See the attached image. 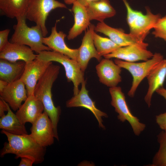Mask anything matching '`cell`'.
Masks as SVG:
<instances>
[{"instance_id": "1", "label": "cell", "mask_w": 166, "mask_h": 166, "mask_svg": "<svg viewBox=\"0 0 166 166\" xmlns=\"http://www.w3.org/2000/svg\"><path fill=\"white\" fill-rule=\"evenodd\" d=\"M1 132L6 135L8 141L4 143L1 150V157L7 154H13L15 155L16 159L22 157L30 158L34 160V164L43 162L46 147L40 145L30 134H13L3 130Z\"/></svg>"}, {"instance_id": "2", "label": "cell", "mask_w": 166, "mask_h": 166, "mask_svg": "<svg viewBox=\"0 0 166 166\" xmlns=\"http://www.w3.org/2000/svg\"><path fill=\"white\" fill-rule=\"evenodd\" d=\"M60 69L58 65H50L37 82L34 93V96L42 103L44 111L48 114L55 129L57 128L61 109L59 106L56 107L54 104L51 89L58 77Z\"/></svg>"}, {"instance_id": "3", "label": "cell", "mask_w": 166, "mask_h": 166, "mask_svg": "<svg viewBox=\"0 0 166 166\" xmlns=\"http://www.w3.org/2000/svg\"><path fill=\"white\" fill-rule=\"evenodd\" d=\"M16 19L17 23L13 26L14 31L9 42L28 46L38 54L44 51H52L43 42L44 37L40 26L36 25L28 27L26 23L25 15Z\"/></svg>"}, {"instance_id": "4", "label": "cell", "mask_w": 166, "mask_h": 166, "mask_svg": "<svg viewBox=\"0 0 166 166\" xmlns=\"http://www.w3.org/2000/svg\"><path fill=\"white\" fill-rule=\"evenodd\" d=\"M122 1L126 9V20L129 27V33L144 42L150 30L153 29L161 17L160 14L152 13L148 7H146V13L144 14L141 11L133 10L127 0Z\"/></svg>"}, {"instance_id": "5", "label": "cell", "mask_w": 166, "mask_h": 166, "mask_svg": "<svg viewBox=\"0 0 166 166\" xmlns=\"http://www.w3.org/2000/svg\"><path fill=\"white\" fill-rule=\"evenodd\" d=\"M37 58L61 64L64 67L68 81H71L73 83V95L78 93L80 91L79 86L85 80L84 72L81 70L77 61L53 50L43 51L37 55Z\"/></svg>"}, {"instance_id": "6", "label": "cell", "mask_w": 166, "mask_h": 166, "mask_svg": "<svg viewBox=\"0 0 166 166\" xmlns=\"http://www.w3.org/2000/svg\"><path fill=\"white\" fill-rule=\"evenodd\" d=\"M163 59V56L160 53H156L151 58L141 62H128L118 59L114 60V62L116 64L127 70L132 75V85L128 93L129 97H133L134 96L142 81Z\"/></svg>"}, {"instance_id": "7", "label": "cell", "mask_w": 166, "mask_h": 166, "mask_svg": "<svg viewBox=\"0 0 166 166\" xmlns=\"http://www.w3.org/2000/svg\"><path fill=\"white\" fill-rule=\"evenodd\" d=\"M109 92L111 98V104L114 108L115 111L118 113V119L122 122L128 121L135 135H140L145 129L146 125L140 122L139 119L131 113L121 88L117 86L110 88Z\"/></svg>"}, {"instance_id": "8", "label": "cell", "mask_w": 166, "mask_h": 166, "mask_svg": "<svg viewBox=\"0 0 166 166\" xmlns=\"http://www.w3.org/2000/svg\"><path fill=\"white\" fill-rule=\"evenodd\" d=\"M66 8L64 4L56 0H31L25 14L26 19L42 28L44 37L48 31L45 22L49 13L57 8Z\"/></svg>"}, {"instance_id": "9", "label": "cell", "mask_w": 166, "mask_h": 166, "mask_svg": "<svg viewBox=\"0 0 166 166\" xmlns=\"http://www.w3.org/2000/svg\"><path fill=\"white\" fill-rule=\"evenodd\" d=\"M30 132V135L41 146L46 147L53 144L55 138L53 125L45 111L32 124Z\"/></svg>"}, {"instance_id": "10", "label": "cell", "mask_w": 166, "mask_h": 166, "mask_svg": "<svg viewBox=\"0 0 166 166\" xmlns=\"http://www.w3.org/2000/svg\"><path fill=\"white\" fill-rule=\"evenodd\" d=\"M52 62L36 58L26 63L23 73L20 78L25 85L28 96L34 94L38 81Z\"/></svg>"}, {"instance_id": "11", "label": "cell", "mask_w": 166, "mask_h": 166, "mask_svg": "<svg viewBox=\"0 0 166 166\" xmlns=\"http://www.w3.org/2000/svg\"><path fill=\"white\" fill-rule=\"evenodd\" d=\"M81 84V88L78 93L66 102V107L68 108L80 107L88 109L95 117L99 127L105 129V127L103 124L102 117H107L108 115L98 109L96 106L95 102L89 97L88 91L86 88V81L84 80Z\"/></svg>"}, {"instance_id": "12", "label": "cell", "mask_w": 166, "mask_h": 166, "mask_svg": "<svg viewBox=\"0 0 166 166\" xmlns=\"http://www.w3.org/2000/svg\"><path fill=\"white\" fill-rule=\"evenodd\" d=\"M147 48L138 45H129L120 47L104 57L108 59L114 58L130 62L144 61L151 58L154 54Z\"/></svg>"}, {"instance_id": "13", "label": "cell", "mask_w": 166, "mask_h": 166, "mask_svg": "<svg viewBox=\"0 0 166 166\" xmlns=\"http://www.w3.org/2000/svg\"><path fill=\"white\" fill-rule=\"evenodd\" d=\"M121 68L110 59H102L96 66L100 82L110 88L117 86L122 81Z\"/></svg>"}, {"instance_id": "14", "label": "cell", "mask_w": 166, "mask_h": 166, "mask_svg": "<svg viewBox=\"0 0 166 166\" xmlns=\"http://www.w3.org/2000/svg\"><path fill=\"white\" fill-rule=\"evenodd\" d=\"M95 31L101 33L121 47L138 45L148 47V44L138 40L130 33L126 34L120 29L112 27L104 22H98L95 26Z\"/></svg>"}, {"instance_id": "15", "label": "cell", "mask_w": 166, "mask_h": 166, "mask_svg": "<svg viewBox=\"0 0 166 166\" xmlns=\"http://www.w3.org/2000/svg\"><path fill=\"white\" fill-rule=\"evenodd\" d=\"M95 26L90 24L83 37L81 45L79 48V53L77 61L81 69L84 72L89 60L93 58L100 62L101 57L98 53L95 47L93 38Z\"/></svg>"}, {"instance_id": "16", "label": "cell", "mask_w": 166, "mask_h": 166, "mask_svg": "<svg viewBox=\"0 0 166 166\" xmlns=\"http://www.w3.org/2000/svg\"><path fill=\"white\" fill-rule=\"evenodd\" d=\"M0 95L14 111L19 108L28 97L25 84L20 79L8 83Z\"/></svg>"}, {"instance_id": "17", "label": "cell", "mask_w": 166, "mask_h": 166, "mask_svg": "<svg viewBox=\"0 0 166 166\" xmlns=\"http://www.w3.org/2000/svg\"><path fill=\"white\" fill-rule=\"evenodd\" d=\"M57 20L54 26L52 28L50 35L48 37H43V44L52 50L63 54L77 61L79 53V49H71L66 45L64 39L67 36L62 31H57Z\"/></svg>"}, {"instance_id": "18", "label": "cell", "mask_w": 166, "mask_h": 166, "mask_svg": "<svg viewBox=\"0 0 166 166\" xmlns=\"http://www.w3.org/2000/svg\"><path fill=\"white\" fill-rule=\"evenodd\" d=\"M44 111L42 103L33 94L28 96L16 114L22 124L25 125L29 122L32 124Z\"/></svg>"}, {"instance_id": "19", "label": "cell", "mask_w": 166, "mask_h": 166, "mask_svg": "<svg viewBox=\"0 0 166 166\" xmlns=\"http://www.w3.org/2000/svg\"><path fill=\"white\" fill-rule=\"evenodd\" d=\"M37 55L26 45L11 43L9 41L0 51V58L11 62L22 61L26 63L36 59Z\"/></svg>"}, {"instance_id": "20", "label": "cell", "mask_w": 166, "mask_h": 166, "mask_svg": "<svg viewBox=\"0 0 166 166\" xmlns=\"http://www.w3.org/2000/svg\"><path fill=\"white\" fill-rule=\"evenodd\" d=\"M166 77V59L162 60L149 73L146 78L148 88L144 100L148 107L151 105L153 94L158 88L163 87Z\"/></svg>"}, {"instance_id": "21", "label": "cell", "mask_w": 166, "mask_h": 166, "mask_svg": "<svg viewBox=\"0 0 166 166\" xmlns=\"http://www.w3.org/2000/svg\"><path fill=\"white\" fill-rule=\"evenodd\" d=\"M73 5L72 10L74 15V22L67 36L69 40L74 39L85 31L91 24L86 7L76 1Z\"/></svg>"}, {"instance_id": "22", "label": "cell", "mask_w": 166, "mask_h": 166, "mask_svg": "<svg viewBox=\"0 0 166 166\" xmlns=\"http://www.w3.org/2000/svg\"><path fill=\"white\" fill-rule=\"evenodd\" d=\"M90 21L95 20L101 22L114 16L116 11L109 0H101L90 3L85 7Z\"/></svg>"}, {"instance_id": "23", "label": "cell", "mask_w": 166, "mask_h": 166, "mask_svg": "<svg viewBox=\"0 0 166 166\" xmlns=\"http://www.w3.org/2000/svg\"><path fill=\"white\" fill-rule=\"evenodd\" d=\"M25 65L22 61L11 62L0 59V79L9 83L20 79Z\"/></svg>"}, {"instance_id": "24", "label": "cell", "mask_w": 166, "mask_h": 166, "mask_svg": "<svg viewBox=\"0 0 166 166\" xmlns=\"http://www.w3.org/2000/svg\"><path fill=\"white\" fill-rule=\"evenodd\" d=\"M31 0H0L2 13L11 18L25 15Z\"/></svg>"}, {"instance_id": "25", "label": "cell", "mask_w": 166, "mask_h": 166, "mask_svg": "<svg viewBox=\"0 0 166 166\" xmlns=\"http://www.w3.org/2000/svg\"><path fill=\"white\" fill-rule=\"evenodd\" d=\"M7 113L0 118V128L12 134H28L25 124H22L8 105Z\"/></svg>"}, {"instance_id": "26", "label": "cell", "mask_w": 166, "mask_h": 166, "mask_svg": "<svg viewBox=\"0 0 166 166\" xmlns=\"http://www.w3.org/2000/svg\"><path fill=\"white\" fill-rule=\"evenodd\" d=\"M93 38L96 49L101 57L110 54L121 47L109 38L101 37L95 31L93 33Z\"/></svg>"}, {"instance_id": "27", "label": "cell", "mask_w": 166, "mask_h": 166, "mask_svg": "<svg viewBox=\"0 0 166 166\" xmlns=\"http://www.w3.org/2000/svg\"><path fill=\"white\" fill-rule=\"evenodd\" d=\"M159 148L154 156L152 166H166V134L162 131L157 135Z\"/></svg>"}, {"instance_id": "28", "label": "cell", "mask_w": 166, "mask_h": 166, "mask_svg": "<svg viewBox=\"0 0 166 166\" xmlns=\"http://www.w3.org/2000/svg\"><path fill=\"white\" fill-rule=\"evenodd\" d=\"M153 29L152 34L155 38L166 41V15L159 19Z\"/></svg>"}, {"instance_id": "29", "label": "cell", "mask_w": 166, "mask_h": 166, "mask_svg": "<svg viewBox=\"0 0 166 166\" xmlns=\"http://www.w3.org/2000/svg\"><path fill=\"white\" fill-rule=\"evenodd\" d=\"M10 32L9 29H6L0 31V51L9 42L8 38Z\"/></svg>"}, {"instance_id": "30", "label": "cell", "mask_w": 166, "mask_h": 166, "mask_svg": "<svg viewBox=\"0 0 166 166\" xmlns=\"http://www.w3.org/2000/svg\"><path fill=\"white\" fill-rule=\"evenodd\" d=\"M156 119L160 128L163 131H166V112L156 116Z\"/></svg>"}, {"instance_id": "31", "label": "cell", "mask_w": 166, "mask_h": 166, "mask_svg": "<svg viewBox=\"0 0 166 166\" xmlns=\"http://www.w3.org/2000/svg\"><path fill=\"white\" fill-rule=\"evenodd\" d=\"M33 164H34V161L32 159L27 157H22L21 158L18 166H32Z\"/></svg>"}, {"instance_id": "32", "label": "cell", "mask_w": 166, "mask_h": 166, "mask_svg": "<svg viewBox=\"0 0 166 166\" xmlns=\"http://www.w3.org/2000/svg\"><path fill=\"white\" fill-rule=\"evenodd\" d=\"M8 103L2 98L0 99V117H1L4 115L5 112L8 111Z\"/></svg>"}, {"instance_id": "33", "label": "cell", "mask_w": 166, "mask_h": 166, "mask_svg": "<svg viewBox=\"0 0 166 166\" xmlns=\"http://www.w3.org/2000/svg\"><path fill=\"white\" fill-rule=\"evenodd\" d=\"M100 0H76V1L81 5L86 7L91 2Z\"/></svg>"}, {"instance_id": "34", "label": "cell", "mask_w": 166, "mask_h": 166, "mask_svg": "<svg viewBox=\"0 0 166 166\" xmlns=\"http://www.w3.org/2000/svg\"><path fill=\"white\" fill-rule=\"evenodd\" d=\"M156 92L158 94L163 97L166 100V89L161 87L158 89Z\"/></svg>"}, {"instance_id": "35", "label": "cell", "mask_w": 166, "mask_h": 166, "mask_svg": "<svg viewBox=\"0 0 166 166\" xmlns=\"http://www.w3.org/2000/svg\"><path fill=\"white\" fill-rule=\"evenodd\" d=\"M8 83L5 81L0 79V93L2 92Z\"/></svg>"}, {"instance_id": "36", "label": "cell", "mask_w": 166, "mask_h": 166, "mask_svg": "<svg viewBox=\"0 0 166 166\" xmlns=\"http://www.w3.org/2000/svg\"><path fill=\"white\" fill-rule=\"evenodd\" d=\"M64 1L66 4L70 5L73 4L76 0H64Z\"/></svg>"}, {"instance_id": "37", "label": "cell", "mask_w": 166, "mask_h": 166, "mask_svg": "<svg viewBox=\"0 0 166 166\" xmlns=\"http://www.w3.org/2000/svg\"><path fill=\"white\" fill-rule=\"evenodd\" d=\"M165 131V133H166V131Z\"/></svg>"}]
</instances>
